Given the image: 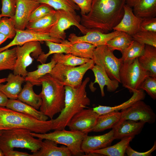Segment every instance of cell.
Returning <instances> with one entry per match:
<instances>
[{"label": "cell", "instance_id": "obj_10", "mask_svg": "<svg viewBox=\"0 0 156 156\" xmlns=\"http://www.w3.org/2000/svg\"><path fill=\"white\" fill-rule=\"evenodd\" d=\"M17 59L13 73L25 77L28 73L27 68L31 64L34 58L37 59L43 52L40 42H27L22 46H17Z\"/></svg>", "mask_w": 156, "mask_h": 156}, {"label": "cell", "instance_id": "obj_32", "mask_svg": "<svg viewBox=\"0 0 156 156\" xmlns=\"http://www.w3.org/2000/svg\"><path fill=\"white\" fill-rule=\"evenodd\" d=\"M134 137L131 136L123 138L121 139L120 142L113 146H109L103 148L91 151L90 153H96L102 156H125L127 148Z\"/></svg>", "mask_w": 156, "mask_h": 156}, {"label": "cell", "instance_id": "obj_39", "mask_svg": "<svg viewBox=\"0 0 156 156\" xmlns=\"http://www.w3.org/2000/svg\"><path fill=\"white\" fill-rule=\"evenodd\" d=\"M131 36L133 40L138 43L156 47V32L139 30Z\"/></svg>", "mask_w": 156, "mask_h": 156}, {"label": "cell", "instance_id": "obj_46", "mask_svg": "<svg viewBox=\"0 0 156 156\" xmlns=\"http://www.w3.org/2000/svg\"><path fill=\"white\" fill-rule=\"evenodd\" d=\"M156 149V142L155 141L154 144L150 150L143 152H140L135 151L129 145L127 147L125 153L128 156H151V153Z\"/></svg>", "mask_w": 156, "mask_h": 156}, {"label": "cell", "instance_id": "obj_23", "mask_svg": "<svg viewBox=\"0 0 156 156\" xmlns=\"http://www.w3.org/2000/svg\"><path fill=\"white\" fill-rule=\"evenodd\" d=\"M42 141L41 148L32 156H71L72 154L66 146L60 147L54 142L48 139Z\"/></svg>", "mask_w": 156, "mask_h": 156}, {"label": "cell", "instance_id": "obj_31", "mask_svg": "<svg viewBox=\"0 0 156 156\" xmlns=\"http://www.w3.org/2000/svg\"><path fill=\"white\" fill-rule=\"evenodd\" d=\"M61 43L67 45L70 48V53L83 58L92 59L94 51L96 47L86 42L71 44L68 40H62Z\"/></svg>", "mask_w": 156, "mask_h": 156}, {"label": "cell", "instance_id": "obj_51", "mask_svg": "<svg viewBox=\"0 0 156 156\" xmlns=\"http://www.w3.org/2000/svg\"><path fill=\"white\" fill-rule=\"evenodd\" d=\"M4 155L2 150L0 149V156H3Z\"/></svg>", "mask_w": 156, "mask_h": 156}, {"label": "cell", "instance_id": "obj_4", "mask_svg": "<svg viewBox=\"0 0 156 156\" xmlns=\"http://www.w3.org/2000/svg\"><path fill=\"white\" fill-rule=\"evenodd\" d=\"M39 80L42 86V91L39 94L42 99L40 111L51 119H53L64 107L65 86L50 74L45 75Z\"/></svg>", "mask_w": 156, "mask_h": 156}, {"label": "cell", "instance_id": "obj_38", "mask_svg": "<svg viewBox=\"0 0 156 156\" xmlns=\"http://www.w3.org/2000/svg\"><path fill=\"white\" fill-rule=\"evenodd\" d=\"M17 59L16 47L6 49L0 52V71L13 70Z\"/></svg>", "mask_w": 156, "mask_h": 156}, {"label": "cell", "instance_id": "obj_42", "mask_svg": "<svg viewBox=\"0 0 156 156\" xmlns=\"http://www.w3.org/2000/svg\"><path fill=\"white\" fill-rule=\"evenodd\" d=\"M51 6L45 3H40L32 12L29 22H31L41 18L55 11Z\"/></svg>", "mask_w": 156, "mask_h": 156}, {"label": "cell", "instance_id": "obj_3", "mask_svg": "<svg viewBox=\"0 0 156 156\" xmlns=\"http://www.w3.org/2000/svg\"><path fill=\"white\" fill-rule=\"evenodd\" d=\"M53 125L52 119L40 120L29 115L0 106V130L23 129L43 134L52 130Z\"/></svg>", "mask_w": 156, "mask_h": 156}, {"label": "cell", "instance_id": "obj_19", "mask_svg": "<svg viewBox=\"0 0 156 156\" xmlns=\"http://www.w3.org/2000/svg\"><path fill=\"white\" fill-rule=\"evenodd\" d=\"M145 122L130 120H120L112 128L114 138L121 140L123 138L135 136L140 134Z\"/></svg>", "mask_w": 156, "mask_h": 156}, {"label": "cell", "instance_id": "obj_33", "mask_svg": "<svg viewBox=\"0 0 156 156\" xmlns=\"http://www.w3.org/2000/svg\"><path fill=\"white\" fill-rule=\"evenodd\" d=\"M56 64L54 61L51 60L49 63L38 65L36 70L28 72L25 77V81L30 82L34 86L41 85L40 79L45 75L49 74Z\"/></svg>", "mask_w": 156, "mask_h": 156}, {"label": "cell", "instance_id": "obj_28", "mask_svg": "<svg viewBox=\"0 0 156 156\" xmlns=\"http://www.w3.org/2000/svg\"><path fill=\"white\" fill-rule=\"evenodd\" d=\"M40 3H45L55 10L65 11L80 23L81 18L76 13L79 10L78 6L71 0H35Z\"/></svg>", "mask_w": 156, "mask_h": 156}, {"label": "cell", "instance_id": "obj_2", "mask_svg": "<svg viewBox=\"0 0 156 156\" xmlns=\"http://www.w3.org/2000/svg\"><path fill=\"white\" fill-rule=\"evenodd\" d=\"M90 80L89 77H86L77 87L65 86L64 107L59 116L55 119H52V130L65 129L76 114L90 105V101L87 96L86 90Z\"/></svg>", "mask_w": 156, "mask_h": 156}, {"label": "cell", "instance_id": "obj_49", "mask_svg": "<svg viewBox=\"0 0 156 156\" xmlns=\"http://www.w3.org/2000/svg\"><path fill=\"white\" fill-rule=\"evenodd\" d=\"M8 39V38L7 36L0 32V45Z\"/></svg>", "mask_w": 156, "mask_h": 156}, {"label": "cell", "instance_id": "obj_5", "mask_svg": "<svg viewBox=\"0 0 156 156\" xmlns=\"http://www.w3.org/2000/svg\"><path fill=\"white\" fill-rule=\"evenodd\" d=\"M31 132L23 129L3 130L0 135V149L4 155L14 148L27 149L32 153L36 152L41 148L42 140L35 138Z\"/></svg>", "mask_w": 156, "mask_h": 156}, {"label": "cell", "instance_id": "obj_45", "mask_svg": "<svg viewBox=\"0 0 156 156\" xmlns=\"http://www.w3.org/2000/svg\"><path fill=\"white\" fill-rule=\"evenodd\" d=\"M76 4L81 10V15L88 14L90 11L92 0H71Z\"/></svg>", "mask_w": 156, "mask_h": 156}, {"label": "cell", "instance_id": "obj_16", "mask_svg": "<svg viewBox=\"0 0 156 156\" xmlns=\"http://www.w3.org/2000/svg\"><path fill=\"white\" fill-rule=\"evenodd\" d=\"M84 35L78 36L74 33L70 34L68 37V40L72 44L78 42H83L93 45L96 47L106 44L111 39L119 34L121 31H118L105 33L92 29Z\"/></svg>", "mask_w": 156, "mask_h": 156}, {"label": "cell", "instance_id": "obj_50", "mask_svg": "<svg viewBox=\"0 0 156 156\" xmlns=\"http://www.w3.org/2000/svg\"><path fill=\"white\" fill-rule=\"evenodd\" d=\"M6 81V78H0V83H4Z\"/></svg>", "mask_w": 156, "mask_h": 156}, {"label": "cell", "instance_id": "obj_47", "mask_svg": "<svg viewBox=\"0 0 156 156\" xmlns=\"http://www.w3.org/2000/svg\"><path fill=\"white\" fill-rule=\"evenodd\" d=\"M5 156H32V154L26 152L15 151L14 150L9 151L4 154Z\"/></svg>", "mask_w": 156, "mask_h": 156}, {"label": "cell", "instance_id": "obj_20", "mask_svg": "<svg viewBox=\"0 0 156 156\" xmlns=\"http://www.w3.org/2000/svg\"><path fill=\"white\" fill-rule=\"evenodd\" d=\"M126 5L131 7L134 14L142 18L156 16V0H127Z\"/></svg>", "mask_w": 156, "mask_h": 156}, {"label": "cell", "instance_id": "obj_25", "mask_svg": "<svg viewBox=\"0 0 156 156\" xmlns=\"http://www.w3.org/2000/svg\"><path fill=\"white\" fill-rule=\"evenodd\" d=\"M6 107L25 114L41 121H47L48 117L43 113L18 99H8Z\"/></svg>", "mask_w": 156, "mask_h": 156}, {"label": "cell", "instance_id": "obj_29", "mask_svg": "<svg viewBox=\"0 0 156 156\" xmlns=\"http://www.w3.org/2000/svg\"><path fill=\"white\" fill-rule=\"evenodd\" d=\"M57 17L56 10L36 21L29 22L26 29L37 32H49L56 23Z\"/></svg>", "mask_w": 156, "mask_h": 156}, {"label": "cell", "instance_id": "obj_9", "mask_svg": "<svg viewBox=\"0 0 156 156\" xmlns=\"http://www.w3.org/2000/svg\"><path fill=\"white\" fill-rule=\"evenodd\" d=\"M106 44L96 47L93 53V60L95 64L102 67L109 77L120 83L119 71L122 62L114 55Z\"/></svg>", "mask_w": 156, "mask_h": 156}, {"label": "cell", "instance_id": "obj_27", "mask_svg": "<svg viewBox=\"0 0 156 156\" xmlns=\"http://www.w3.org/2000/svg\"><path fill=\"white\" fill-rule=\"evenodd\" d=\"M121 117V112L119 111L112 112L99 115L90 132H101L112 129L120 120Z\"/></svg>", "mask_w": 156, "mask_h": 156}, {"label": "cell", "instance_id": "obj_17", "mask_svg": "<svg viewBox=\"0 0 156 156\" xmlns=\"http://www.w3.org/2000/svg\"><path fill=\"white\" fill-rule=\"evenodd\" d=\"M114 140L112 130L102 135L89 136L87 135L82 142L81 149L86 155L91 151L110 146Z\"/></svg>", "mask_w": 156, "mask_h": 156}, {"label": "cell", "instance_id": "obj_13", "mask_svg": "<svg viewBox=\"0 0 156 156\" xmlns=\"http://www.w3.org/2000/svg\"><path fill=\"white\" fill-rule=\"evenodd\" d=\"M99 116L92 109L84 108L72 118L67 126L70 130L88 134L95 125Z\"/></svg>", "mask_w": 156, "mask_h": 156}, {"label": "cell", "instance_id": "obj_1", "mask_svg": "<svg viewBox=\"0 0 156 156\" xmlns=\"http://www.w3.org/2000/svg\"><path fill=\"white\" fill-rule=\"evenodd\" d=\"M127 0H92L90 11L81 15L80 24L88 29L107 33L120 22Z\"/></svg>", "mask_w": 156, "mask_h": 156}, {"label": "cell", "instance_id": "obj_24", "mask_svg": "<svg viewBox=\"0 0 156 156\" xmlns=\"http://www.w3.org/2000/svg\"><path fill=\"white\" fill-rule=\"evenodd\" d=\"M131 97L123 103L113 107L99 105L93 107V111L99 115L105 114L112 112L119 111L126 109L136 101L144 99L145 94L144 91L141 89L134 91Z\"/></svg>", "mask_w": 156, "mask_h": 156}, {"label": "cell", "instance_id": "obj_36", "mask_svg": "<svg viewBox=\"0 0 156 156\" xmlns=\"http://www.w3.org/2000/svg\"><path fill=\"white\" fill-rule=\"evenodd\" d=\"M133 40L131 36L121 31L119 34L109 40L106 45L109 49L112 51L117 50L121 52Z\"/></svg>", "mask_w": 156, "mask_h": 156}, {"label": "cell", "instance_id": "obj_21", "mask_svg": "<svg viewBox=\"0 0 156 156\" xmlns=\"http://www.w3.org/2000/svg\"><path fill=\"white\" fill-rule=\"evenodd\" d=\"M25 81V77L19 75L10 73L6 78V83H0V91L8 98L17 99L22 89V84Z\"/></svg>", "mask_w": 156, "mask_h": 156}, {"label": "cell", "instance_id": "obj_40", "mask_svg": "<svg viewBox=\"0 0 156 156\" xmlns=\"http://www.w3.org/2000/svg\"><path fill=\"white\" fill-rule=\"evenodd\" d=\"M3 17L0 20V32L7 36L8 38H14L16 31L13 18Z\"/></svg>", "mask_w": 156, "mask_h": 156}, {"label": "cell", "instance_id": "obj_22", "mask_svg": "<svg viewBox=\"0 0 156 156\" xmlns=\"http://www.w3.org/2000/svg\"><path fill=\"white\" fill-rule=\"evenodd\" d=\"M91 69L93 71L95 78L93 84L95 83L98 84L102 97H104L105 95L104 89L105 86H106L107 90L110 92L115 91L119 87V82L116 80L111 79L101 67L94 64Z\"/></svg>", "mask_w": 156, "mask_h": 156}, {"label": "cell", "instance_id": "obj_15", "mask_svg": "<svg viewBox=\"0 0 156 156\" xmlns=\"http://www.w3.org/2000/svg\"><path fill=\"white\" fill-rule=\"evenodd\" d=\"M16 8L13 18L16 29L25 30L33 11L40 5L35 0H16Z\"/></svg>", "mask_w": 156, "mask_h": 156}, {"label": "cell", "instance_id": "obj_35", "mask_svg": "<svg viewBox=\"0 0 156 156\" xmlns=\"http://www.w3.org/2000/svg\"><path fill=\"white\" fill-rule=\"evenodd\" d=\"M145 45L133 40L121 53L120 58L123 63L131 62L138 58L142 54Z\"/></svg>", "mask_w": 156, "mask_h": 156}, {"label": "cell", "instance_id": "obj_14", "mask_svg": "<svg viewBox=\"0 0 156 156\" xmlns=\"http://www.w3.org/2000/svg\"><path fill=\"white\" fill-rule=\"evenodd\" d=\"M16 33L13 39L6 46L0 48V52L14 46H22L25 43L30 41L40 42L50 41L60 43L62 40L51 38L49 32H37L26 29L20 30L16 29Z\"/></svg>", "mask_w": 156, "mask_h": 156}, {"label": "cell", "instance_id": "obj_41", "mask_svg": "<svg viewBox=\"0 0 156 156\" xmlns=\"http://www.w3.org/2000/svg\"><path fill=\"white\" fill-rule=\"evenodd\" d=\"M139 89L145 91L153 99H156V77L148 76L142 83Z\"/></svg>", "mask_w": 156, "mask_h": 156}, {"label": "cell", "instance_id": "obj_7", "mask_svg": "<svg viewBox=\"0 0 156 156\" xmlns=\"http://www.w3.org/2000/svg\"><path fill=\"white\" fill-rule=\"evenodd\" d=\"M95 64L92 59L77 66L56 64L49 73L64 86L77 87L82 83L83 77L88 70Z\"/></svg>", "mask_w": 156, "mask_h": 156}, {"label": "cell", "instance_id": "obj_52", "mask_svg": "<svg viewBox=\"0 0 156 156\" xmlns=\"http://www.w3.org/2000/svg\"><path fill=\"white\" fill-rule=\"evenodd\" d=\"M3 130H0V135L3 132Z\"/></svg>", "mask_w": 156, "mask_h": 156}, {"label": "cell", "instance_id": "obj_12", "mask_svg": "<svg viewBox=\"0 0 156 156\" xmlns=\"http://www.w3.org/2000/svg\"><path fill=\"white\" fill-rule=\"evenodd\" d=\"M121 112L120 120L139 121L149 124L154 123L156 120V116L153 109L142 100L136 101Z\"/></svg>", "mask_w": 156, "mask_h": 156}, {"label": "cell", "instance_id": "obj_43", "mask_svg": "<svg viewBox=\"0 0 156 156\" xmlns=\"http://www.w3.org/2000/svg\"><path fill=\"white\" fill-rule=\"evenodd\" d=\"M1 15L3 17L12 18L16 8V0H1Z\"/></svg>", "mask_w": 156, "mask_h": 156}, {"label": "cell", "instance_id": "obj_18", "mask_svg": "<svg viewBox=\"0 0 156 156\" xmlns=\"http://www.w3.org/2000/svg\"><path fill=\"white\" fill-rule=\"evenodd\" d=\"M124 9V14L122 19L113 29L124 32L132 36L140 30L142 18L135 15L132 8L126 4Z\"/></svg>", "mask_w": 156, "mask_h": 156}, {"label": "cell", "instance_id": "obj_26", "mask_svg": "<svg viewBox=\"0 0 156 156\" xmlns=\"http://www.w3.org/2000/svg\"><path fill=\"white\" fill-rule=\"evenodd\" d=\"M140 65L150 73V76L156 77V47L145 45L144 51L138 58Z\"/></svg>", "mask_w": 156, "mask_h": 156}, {"label": "cell", "instance_id": "obj_48", "mask_svg": "<svg viewBox=\"0 0 156 156\" xmlns=\"http://www.w3.org/2000/svg\"><path fill=\"white\" fill-rule=\"evenodd\" d=\"M8 98L0 91V106H5Z\"/></svg>", "mask_w": 156, "mask_h": 156}, {"label": "cell", "instance_id": "obj_44", "mask_svg": "<svg viewBox=\"0 0 156 156\" xmlns=\"http://www.w3.org/2000/svg\"><path fill=\"white\" fill-rule=\"evenodd\" d=\"M140 30L156 32V17L142 18Z\"/></svg>", "mask_w": 156, "mask_h": 156}, {"label": "cell", "instance_id": "obj_11", "mask_svg": "<svg viewBox=\"0 0 156 156\" xmlns=\"http://www.w3.org/2000/svg\"><path fill=\"white\" fill-rule=\"evenodd\" d=\"M57 15V21L51 28L50 36L54 39L61 40L65 39V31L72 26H75L85 35L90 30L81 25L67 12L62 10H56Z\"/></svg>", "mask_w": 156, "mask_h": 156}, {"label": "cell", "instance_id": "obj_6", "mask_svg": "<svg viewBox=\"0 0 156 156\" xmlns=\"http://www.w3.org/2000/svg\"><path fill=\"white\" fill-rule=\"evenodd\" d=\"M34 137L42 139L52 140L57 144L66 146L72 155L84 156V153L81 149V145L85 136L88 135L84 132L74 130L67 131L65 129L55 130L52 132L43 134L31 132Z\"/></svg>", "mask_w": 156, "mask_h": 156}, {"label": "cell", "instance_id": "obj_34", "mask_svg": "<svg viewBox=\"0 0 156 156\" xmlns=\"http://www.w3.org/2000/svg\"><path fill=\"white\" fill-rule=\"evenodd\" d=\"M91 59L79 57L70 53H55L53 55L51 60L56 64L64 66H75L83 64Z\"/></svg>", "mask_w": 156, "mask_h": 156}, {"label": "cell", "instance_id": "obj_30", "mask_svg": "<svg viewBox=\"0 0 156 156\" xmlns=\"http://www.w3.org/2000/svg\"><path fill=\"white\" fill-rule=\"evenodd\" d=\"M34 86L30 82L26 81L18 96L17 99L37 110L41 106L42 99L39 94H36L34 92Z\"/></svg>", "mask_w": 156, "mask_h": 156}, {"label": "cell", "instance_id": "obj_8", "mask_svg": "<svg viewBox=\"0 0 156 156\" xmlns=\"http://www.w3.org/2000/svg\"><path fill=\"white\" fill-rule=\"evenodd\" d=\"M149 73L140 65L137 58L133 61L122 63L119 71V77L123 86L131 93L139 90Z\"/></svg>", "mask_w": 156, "mask_h": 156}, {"label": "cell", "instance_id": "obj_53", "mask_svg": "<svg viewBox=\"0 0 156 156\" xmlns=\"http://www.w3.org/2000/svg\"><path fill=\"white\" fill-rule=\"evenodd\" d=\"M3 17L2 16H1V14H0V20L1 19V18L2 17Z\"/></svg>", "mask_w": 156, "mask_h": 156}, {"label": "cell", "instance_id": "obj_37", "mask_svg": "<svg viewBox=\"0 0 156 156\" xmlns=\"http://www.w3.org/2000/svg\"><path fill=\"white\" fill-rule=\"evenodd\" d=\"M45 42L49 48V51L47 53L43 52L37 59V61L41 64L45 63L49 56L51 55L59 53H70V48L65 44L50 41H46Z\"/></svg>", "mask_w": 156, "mask_h": 156}]
</instances>
